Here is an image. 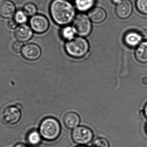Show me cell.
<instances>
[{"label":"cell","instance_id":"obj_1","mask_svg":"<svg viewBox=\"0 0 147 147\" xmlns=\"http://www.w3.org/2000/svg\"><path fill=\"white\" fill-rule=\"evenodd\" d=\"M49 11L53 20L59 26H67L76 16L75 8L68 0H53Z\"/></svg>","mask_w":147,"mask_h":147},{"label":"cell","instance_id":"obj_2","mask_svg":"<svg viewBox=\"0 0 147 147\" xmlns=\"http://www.w3.org/2000/svg\"><path fill=\"white\" fill-rule=\"evenodd\" d=\"M65 50L67 54L71 58H81L88 53L90 45L88 41L84 37H74L66 42Z\"/></svg>","mask_w":147,"mask_h":147},{"label":"cell","instance_id":"obj_3","mask_svg":"<svg viewBox=\"0 0 147 147\" xmlns=\"http://www.w3.org/2000/svg\"><path fill=\"white\" fill-rule=\"evenodd\" d=\"M61 130L59 122L53 117L45 118L40 125L39 133L41 137L48 141L57 140L60 135Z\"/></svg>","mask_w":147,"mask_h":147},{"label":"cell","instance_id":"obj_4","mask_svg":"<svg viewBox=\"0 0 147 147\" xmlns=\"http://www.w3.org/2000/svg\"><path fill=\"white\" fill-rule=\"evenodd\" d=\"M91 22L89 16L84 14H80L75 16L72 26L77 34L81 37H86L92 30Z\"/></svg>","mask_w":147,"mask_h":147},{"label":"cell","instance_id":"obj_5","mask_svg":"<svg viewBox=\"0 0 147 147\" xmlns=\"http://www.w3.org/2000/svg\"><path fill=\"white\" fill-rule=\"evenodd\" d=\"M71 137L74 143L79 146H85L92 141L93 132L87 127L79 126L74 129Z\"/></svg>","mask_w":147,"mask_h":147},{"label":"cell","instance_id":"obj_6","mask_svg":"<svg viewBox=\"0 0 147 147\" xmlns=\"http://www.w3.org/2000/svg\"><path fill=\"white\" fill-rule=\"evenodd\" d=\"M30 26L33 31L38 34L46 32L50 27L49 20L45 16L35 15L30 20Z\"/></svg>","mask_w":147,"mask_h":147},{"label":"cell","instance_id":"obj_7","mask_svg":"<svg viewBox=\"0 0 147 147\" xmlns=\"http://www.w3.org/2000/svg\"><path fill=\"white\" fill-rule=\"evenodd\" d=\"M21 113L19 108L15 106H9L4 108L2 113V121L7 125H14L20 121Z\"/></svg>","mask_w":147,"mask_h":147},{"label":"cell","instance_id":"obj_8","mask_svg":"<svg viewBox=\"0 0 147 147\" xmlns=\"http://www.w3.org/2000/svg\"><path fill=\"white\" fill-rule=\"evenodd\" d=\"M133 6L129 0H122L117 4L115 11L117 16L122 20L129 18L133 12Z\"/></svg>","mask_w":147,"mask_h":147},{"label":"cell","instance_id":"obj_9","mask_svg":"<svg viewBox=\"0 0 147 147\" xmlns=\"http://www.w3.org/2000/svg\"><path fill=\"white\" fill-rule=\"evenodd\" d=\"M22 56L28 60H35L41 56V50L38 45L35 44H27L22 50Z\"/></svg>","mask_w":147,"mask_h":147},{"label":"cell","instance_id":"obj_10","mask_svg":"<svg viewBox=\"0 0 147 147\" xmlns=\"http://www.w3.org/2000/svg\"><path fill=\"white\" fill-rule=\"evenodd\" d=\"M123 41L128 47L135 48L140 45L143 40L140 32L136 30H129L123 35Z\"/></svg>","mask_w":147,"mask_h":147},{"label":"cell","instance_id":"obj_11","mask_svg":"<svg viewBox=\"0 0 147 147\" xmlns=\"http://www.w3.org/2000/svg\"><path fill=\"white\" fill-rule=\"evenodd\" d=\"M33 31L31 28L26 24H22L16 28L14 32V36L17 41L25 42L32 37Z\"/></svg>","mask_w":147,"mask_h":147},{"label":"cell","instance_id":"obj_12","mask_svg":"<svg viewBox=\"0 0 147 147\" xmlns=\"http://www.w3.org/2000/svg\"><path fill=\"white\" fill-rule=\"evenodd\" d=\"M88 15L91 21L96 23L103 22L107 17L106 11L100 7H95L89 11Z\"/></svg>","mask_w":147,"mask_h":147},{"label":"cell","instance_id":"obj_13","mask_svg":"<svg viewBox=\"0 0 147 147\" xmlns=\"http://www.w3.org/2000/svg\"><path fill=\"white\" fill-rule=\"evenodd\" d=\"M15 11L14 4L10 1H2L0 2V16L3 18H9L13 16Z\"/></svg>","mask_w":147,"mask_h":147},{"label":"cell","instance_id":"obj_14","mask_svg":"<svg viewBox=\"0 0 147 147\" xmlns=\"http://www.w3.org/2000/svg\"><path fill=\"white\" fill-rule=\"evenodd\" d=\"M79 116L74 112H69L64 117V123L66 127L70 129H74L78 127L80 123Z\"/></svg>","mask_w":147,"mask_h":147},{"label":"cell","instance_id":"obj_15","mask_svg":"<svg viewBox=\"0 0 147 147\" xmlns=\"http://www.w3.org/2000/svg\"><path fill=\"white\" fill-rule=\"evenodd\" d=\"M135 57L142 64L147 63V41H142L136 49Z\"/></svg>","mask_w":147,"mask_h":147},{"label":"cell","instance_id":"obj_16","mask_svg":"<svg viewBox=\"0 0 147 147\" xmlns=\"http://www.w3.org/2000/svg\"><path fill=\"white\" fill-rule=\"evenodd\" d=\"M96 2V0H75L74 4L78 11L86 12L93 8Z\"/></svg>","mask_w":147,"mask_h":147},{"label":"cell","instance_id":"obj_17","mask_svg":"<svg viewBox=\"0 0 147 147\" xmlns=\"http://www.w3.org/2000/svg\"><path fill=\"white\" fill-rule=\"evenodd\" d=\"M76 34L73 26H64L60 31V36L63 39L69 41L74 38Z\"/></svg>","mask_w":147,"mask_h":147},{"label":"cell","instance_id":"obj_18","mask_svg":"<svg viewBox=\"0 0 147 147\" xmlns=\"http://www.w3.org/2000/svg\"><path fill=\"white\" fill-rule=\"evenodd\" d=\"M42 137L39 132L33 131L29 133L28 136V141L30 145L37 146L40 144Z\"/></svg>","mask_w":147,"mask_h":147},{"label":"cell","instance_id":"obj_19","mask_svg":"<svg viewBox=\"0 0 147 147\" xmlns=\"http://www.w3.org/2000/svg\"><path fill=\"white\" fill-rule=\"evenodd\" d=\"M23 11L28 16H33L37 13V7L34 3H28L23 7Z\"/></svg>","mask_w":147,"mask_h":147},{"label":"cell","instance_id":"obj_20","mask_svg":"<svg viewBox=\"0 0 147 147\" xmlns=\"http://www.w3.org/2000/svg\"><path fill=\"white\" fill-rule=\"evenodd\" d=\"M136 7L141 14L147 15V0H136Z\"/></svg>","mask_w":147,"mask_h":147},{"label":"cell","instance_id":"obj_21","mask_svg":"<svg viewBox=\"0 0 147 147\" xmlns=\"http://www.w3.org/2000/svg\"><path fill=\"white\" fill-rule=\"evenodd\" d=\"M15 20L16 21L17 23L24 24L27 21V15L24 13V11L19 10L16 14Z\"/></svg>","mask_w":147,"mask_h":147},{"label":"cell","instance_id":"obj_22","mask_svg":"<svg viewBox=\"0 0 147 147\" xmlns=\"http://www.w3.org/2000/svg\"><path fill=\"white\" fill-rule=\"evenodd\" d=\"M92 147H110L108 140L104 138L96 139L92 143Z\"/></svg>","mask_w":147,"mask_h":147},{"label":"cell","instance_id":"obj_23","mask_svg":"<svg viewBox=\"0 0 147 147\" xmlns=\"http://www.w3.org/2000/svg\"><path fill=\"white\" fill-rule=\"evenodd\" d=\"M22 44L18 41H15L12 45V49L15 52L19 53L22 50Z\"/></svg>","mask_w":147,"mask_h":147},{"label":"cell","instance_id":"obj_24","mask_svg":"<svg viewBox=\"0 0 147 147\" xmlns=\"http://www.w3.org/2000/svg\"><path fill=\"white\" fill-rule=\"evenodd\" d=\"M140 83L142 87H147V74L141 76L140 79Z\"/></svg>","mask_w":147,"mask_h":147},{"label":"cell","instance_id":"obj_25","mask_svg":"<svg viewBox=\"0 0 147 147\" xmlns=\"http://www.w3.org/2000/svg\"><path fill=\"white\" fill-rule=\"evenodd\" d=\"M17 22L15 19H11L9 20L7 22L8 27L10 28H14L17 26Z\"/></svg>","mask_w":147,"mask_h":147},{"label":"cell","instance_id":"obj_26","mask_svg":"<svg viewBox=\"0 0 147 147\" xmlns=\"http://www.w3.org/2000/svg\"><path fill=\"white\" fill-rule=\"evenodd\" d=\"M143 41H147V29H143L140 32Z\"/></svg>","mask_w":147,"mask_h":147},{"label":"cell","instance_id":"obj_27","mask_svg":"<svg viewBox=\"0 0 147 147\" xmlns=\"http://www.w3.org/2000/svg\"><path fill=\"white\" fill-rule=\"evenodd\" d=\"M143 114L145 118L147 120V103L144 106V109L143 110Z\"/></svg>","mask_w":147,"mask_h":147},{"label":"cell","instance_id":"obj_28","mask_svg":"<svg viewBox=\"0 0 147 147\" xmlns=\"http://www.w3.org/2000/svg\"><path fill=\"white\" fill-rule=\"evenodd\" d=\"M111 1L113 3L115 4H117L121 2L122 0H111Z\"/></svg>","mask_w":147,"mask_h":147},{"label":"cell","instance_id":"obj_29","mask_svg":"<svg viewBox=\"0 0 147 147\" xmlns=\"http://www.w3.org/2000/svg\"><path fill=\"white\" fill-rule=\"evenodd\" d=\"M16 147H27L26 146H24V145H17V146H16Z\"/></svg>","mask_w":147,"mask_h":147},{"label":"cell","instance_id":"obj_30","mask_svg":"<svg viewBox=\"0 0 147 147\" xmlns=\"http://www.w3.org/2000/svg\"><path fill=\"white\" fill-rule=\"evenodd\" d=\"M77 147H88L86 146H77Z\"/></svg>","mask_w":147,"mask_h":147},{"label":"cell","instance_id":"obj_31","mask_svg":"<svg viewBox=\"0 0 147 147\" xmlns=\"http://www.w3.org/2000/svg\"><path fill=\"white\" fill-rule=\"evenodd\" d=\"M146 133L147 134V123L146 124Z\"/></svg>","mask_w":147,"mask_h":147},{"label":"cell","instance_id":"obj_32","mask_svg":"<svg viewBox=\"0 0 147 147\" xmlns=\"http://www.w3.org/2000/svg\"><path fill=\"white\" fill-rule=\"evenodd\" d=\"M68 1H70V0H68Z\"/></svg>","mask_w":147,"mask_h":147}]
</instances>
